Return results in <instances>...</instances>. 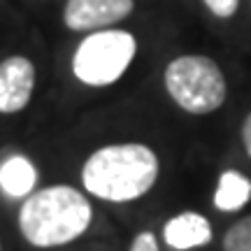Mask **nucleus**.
Instances as JSON below:
<instances>
[{"mask_svg": "<svg viewBox=\"0 0 251 251\" xmlns=\"http://www.w3.org/2000/svg\"><path fill=\"white\" fill-rule=\"evenodd\" d=\"M137 54V40L128 30H93L72 54V75L93 89L117 84Z\"/></svg>", "mask_w": 251, "mask_h": 251, "instance_id": "4", "label": "nucleus"}, {"mask_svg": "<svg viewBox=\"0 0 251 251\" xmlns=\"http://www.w3.org/2000/svg\"><path fill=\"white\" fill-rule=\"evenodd\" d=\"M165 89L188 114H212L226 102V77L209 56H179L165 68Z\"/></svg>", "mask_w": 251, "mask_h": 251, "instance_id": "3", "label": "nucleus"}, {"mask_svg": "<svg viewBox=\"0 0 251 251\" xmlns=\"http://www.w3.org/2000/svg\"><path fill=\"white\" fill-rule=\"evenodd\" d=\"M207 7L212 9V14L221 19H228L233 17L235 12H237V5H240V0H202Z\"/></svg>", "mask_w": 251, "mask_h": 251, "instance_id": "11", "label": "nucleus"}, {"mask_svg": "<svg viewBox=\"0 0 251 251\" xmlns=\"http://www.w3.org/2000/svg\"><path fill=\"white\" fill-rule=\"evenodd\" d=\"M251 200V179H247L242 172L226 170L219 177L214 193V207L219 212H240Z\"/></svg>", "mask_w": 251, "mask_h": 251, "instance_id": "9", "label": "nucleus"}, {"mask_svg": "<svg viewBox=\"0 0 251 251\" xmlns=\"http://www.w3.org/2000/svg\"><path fill=\"white\" fill-rule=\"evenodd\" d=\"M135 0H68L63 21L70 30H96L130 17Z\"/></svg>", "mask_w": 251, "mask_h": 251, "instance_id": "5", "label": "nucleus"}, {"mask_svg": "<svg viewBox=\"0 0 251 251\" xmlns=\"http://www.w3.org/2000/svg\"><path fill=\"white\" fill-rule=\"evenodd\" d=\"M224 251H251V214L235 221L226 230Z\"/></svg>", "mask_w": 251, "mask_h": 251, "instance_id": "10", "label": "nucleus"}, {"mask_svg": "<svg viewBox=\"0 0 251 251\" xmlns=\"http://www.w3.org/2000/svg\"><path fill=\"white\" fill-rule=\"evenodd\" d=\"M212 224L198 212H179L163 226V240L175 251H191L212 242Z\"/></svg>", "mask_w": 251, "mask_h": 251, "instance_id": "7", "label": "nucleus"}, {"mask_svg": "<svg viewBox=\"0 0 251 251\" xmlns=\"http://www.w3.org/2000/svg\"><path fill=\"white\" fill-rule=\"evenodd\" d=\"M37 184V168L24 153H14L0 163V191L12 200L28 198Z\"/></svg>", "mask_w": 251, "mask_h": 251, "instance_id": "8", "label": "nucleus"}, {"mask_svg": "<svg viewBox=\"0 0 251 251\" xmlns=\"http://www.w3.org/2000/svg\"><path fill=\"white\" fill-rule=\"evenodd\" d=\"M130 251H161V249H158L156 235H153L151 230H142V233H137V237L133 240Z\"/></svg>", "mask_w": 251, "mask_h": 251, "instance_id": "12", "label": "nucleus"}, {"mask_svg": "<svg viewBox=\"0 0 251 251\" xmlns=\"http://www.w3.org/2000/svg\"><path fill=\"white\" fill-rule=\"evenodd\" d=\"M93 221V207L79 188L68 184L40 188L19 209V230L37 249L63 247L86 233Z\"/></svg>", "mask_w": 251, "mask_h": 251, "instance_id": "2", "label": "nucleus"}, {"mask_svg": "<svg viewBox=\"0 0 251 251\" xmlns=\"http://www.w3.org/2000/svg\"><path fill=\"white\" fill-rule=\"evenodd\" d=\"M158 156L140 142L100 147L81 168V184L89 196L105 202H133L147 196L158 179Z\"/></svg>", "mask_w": 251, "mask_h": 251, "instance_id": "1", "label": "nucleus"}, {"mask_svg": "<svg viewBox=\"0 0 251 251\" xmlns=\"http://www.w3.org/2000/svg\"><path fill=\"white\" fill-rule=\"evenodd\" d=\"M35 89V65L26 56L0 61V114H17L28 107Z\"/></svg>", "mask_w": 251, "mask_h": 251, "instance_id": "6", "label": "nucleus"}, {"mask_svg": "<svg viewBox=\"0 0 251 251\" xmlns=\"http://www.w3.org/2000/svg\"><path fill=\"white\" fill-rule=\"evenodd\" d=\"M242 140H244V149L251 156V114L244 119V124H242Z\"/></svg>", "mask_w": 251, "mask_h": 251, "instance_id": "13", "label": "nucleus"}]
</instances>
